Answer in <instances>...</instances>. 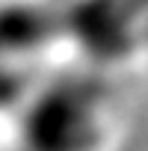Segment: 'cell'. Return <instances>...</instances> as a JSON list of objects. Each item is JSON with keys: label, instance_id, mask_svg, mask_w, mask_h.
I'll use <instances>...</instances> for the list:
<instances>
[{"label": "cell", "instance_id": "obj_1", "mask_svg": "<svg viewBox=\"0 0 148 151\" xmlns=\"http://www.w3.org/2000/svg\"><path fill=\"white\" fill-rule=\"evenodd\" d=\"M47 33V18L36 9H9L0 15V42L6 45H33Z\"/></svg>", "mask_w": 148, "mask_h": 151}]
</instances>
